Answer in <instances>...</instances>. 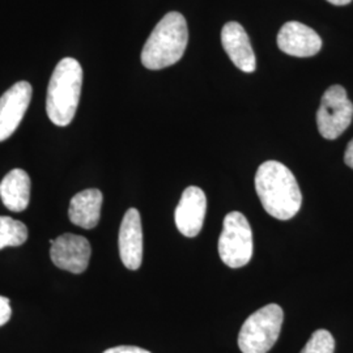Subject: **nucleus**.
I'll list each match as a JSON object with an SVG mask.
<instances>
[{
	"mask_svg": "<svg viewBox=\"0 0 353 353\" xmlns=\"http://www.w3.org/2000/svg\"><path fill=\"white\" fill-rule=\"evenodd\" d=\"M255 190L265 212L287 221L299 214L303 194L296 176L279 161H265L255 174Z\"/></svg>",
	"mask_w": 353,
	"mask_h": 353,
	"instance_id": "nucleus-1",
	"label": "nucleus"
},
{
	"mask_svg": "<svg viewBox=\"0 0 353 353\" xmlns=\"http://www.w3.org/2000/svg\"><path fill=\"white\" fill-rule=\"evenodd\" d=\"M189 42L188 23L183 14L169 12L152 30L141 51V63L152 71L176 64L185 54Z\"/></svg>",
	"mask_w": 353,
	"mask_h": 353,
	"instance_id": "nucleus-2",
	"label": "nucleus"
},
{
	"mask_svg": "<svg viewBox=\"0 0 353 353\" xmlns=\"http://www.w3.org/2000/svg\"><path fill=\"white\" fill-rule=\"evenodd\" d=\"M81 87V65L74 58H64L51 75L46 97V113L55 126H68L74 121Z\"/></svg>",
	"mask_w": 353,
	"mask_h": 353,
	"instance_id": "nucleus-3",
	"label": "nucleus"
},
{
	"mask_svg": "<svg viewBox=\"0 0 353 353\" xmlns=\"http://www.w3.org/2000/svg\"><path fill=\"white\" fill-rule=\"evenodd\" d=\"M283 322L284 312L278 303H268L252 313L240 330L241 352H268L278 341Z\"/></svg>",
	"mask_w": 353,
	"mask_h": 353,
	"instance_id": "nucleus-4",
	"label": "nucleus"
},
{
	"mask_svg": "<svg viewBox=\"0 0 353 353\" xmlns=\"http://www.w3.org/2000/svg\"><path fill=\"white\" fill-rule=\"evenodd\" d=\"M252 250V230L246 216L237 211L228 214L219 239L221 261L230 268H240L250 262Z\"/></svg>",
	"mask_w": 353,
	"mask_h": 353,
	"instance_id": "nucleus-5",
	"label": "nucleus"
},
{
	"mask_svg": "<svg viewBox=\"0 0 353 353\" xmlns=\"http://www.w3.org/2000/svg\"><path fill=\"white\" fill-rule=\"evenodd\" d=\"M353 103L341 85H332L323 93L316 113V126L325 139L334 140L350 127Z\"/></svg>",
	"mask_w": 353,
	"mask_h": 353,
	"instance_id": "nucleus-6",
	"label": "nucleus"
},
{
	"mask_svg": "<svg viewBox=\"0 0 353 353\" xmlns=\"http://www.w3.org/2000/svg\"><path fill=\"white\" fill-rule=\"evenodd\" d=\"M90 255V243L83 236L65 233L51 241V261L58 268L67 272L75 275L83 274L88 268Z\"/></svg>",
	"mask_w": 353,
	"mask_h": 353,
	"instance_id": "nucleus-7",
	"label": "nucleus"
},
{
	"mask_svg": "<svg viewBox=\"0 0 353 353\" xmlns=\"http://www.w3.org/2000/svg\"><path fill=\"white\" fill-rule=\"evenodd\" d=\"M32 100V85L19 81L0 97V141L11 138Z\"/></svg>",
	"mask_w": 353,
	"mask_h": 353,
	"instance_id": "nucleus-8",
	"label": "nucleus"
},
{
	"mask_svg": "<svg viewBox=\"0 0 353 353\" xmlns=\"http://www.w3.org/2000/svg\"><path fill=\"white\" fill-rule=\"evenodd\" d=\"M207 211V198L201 188L190 186L183 191L176 208V229L185 237H196L202 230Z\"/></svg>",
	"mask_w": 353,
	"mask_h": 353,
	"instance_id": "nucleus-9",
	"label": "nucleus"
},
{
	"mask_svg": "<svg viewBox=\"0 0 353 353\" xmlns=\"http://www.w3.org/2000/svg\"><path fill=\"white\" fill-rule=\"evenodd\" d=\"M279 49L299 58L313 57L321 50L322 39L316 30L299 21H290L281 26L278 34Z\"/></svg>",
	"mask_w": 353,
	"mask_h": 353,
	"instance_id": "nucleus-10",
	"label": "nucleus"
},
{
	"mask_svg": "<svg viewBox=\"0 0 353 353\" xmlns=\"http://www.w3.org/2000/svg\"><path fill=\"white\" fill-rule=\"evenodd\" d=\"M118 246L125 267L132 271L139 270L143 261V229L137 208H130L123 216L119 228Z\"/></svg>",
	"mask_w": 353,
	"mask_h": 353,
	"instance_id": "nucleus-11",
	"label": "nucleus"
},
{
	"mask_svg": "<svg viewBox=\"0 0 353 353\" xmlns=\"http://www.w3.org/2000/svg\"><path fill=\"white\" fill-rule=\"evenodd\" d=\"M221 43L237 68L246 74L255 71V54L243 26L236 21L227 23L221 30Z\"/></svg>",
	"mask_w": 353,
	"mask_h": 353,
	"instance_id": "nucleus-12",
	"label": "nucleus"
},
{
	"mask_svg": "<svg viewBox=\"0 0 353 353\" xmlns=\"http://www.w3.org/2000/svg\"><path fill=\"white\" fill-rule=\"evenodd\" d=\"M103 195L97 189H88L77 192L70 202L68 216L72 224L84 229L97 227L101 217Z\"/></svg>",
	"mask_w": 353,
	"mask_h": 353,
	"instance_id": "nucleus-13",
	"label": "nucleus"
},
{
	"mask_svg": "<svg viewBox=\"0 0 353 353\" xmlns=\"http://www.w3.org/2000/svg\"><path fill=\"white\" fill-rule=\"evenodd\" d=\"M30 176L23 169H13L0 183L3 204L13 212H23L30 202Z\"/></svg>",
	"mask_w": 353,
	"mask_h": 353,
	"instance_id": "nucleus-14",
	"label": "nucleus"
},
{
	"mask_svg": "<svg viewBox=\"0 0 353 353\" xmlns=\"http://www.w3.org/2000/svg\"><path fill=\"white\" fill-rule=\"evenodd\" d=\"M28 234L24 223L8 216H0V250L8 246H21L28 240Z\"/></svg>",
	"mask_w": 353,
	"mask_h": 353,
	"instance_id": "nucleus-15",
	"label": "nucleus"
},
{
	"mask_svg": "<svg viewBox=\"0 0 353 353\" xmlns=\"http://www.w3.org/2000/svg\"><path fill=\"white\" fill-rule=\"evenodd\" d=\"M335 339L327 330H316L300 353H334Z\"/></svg>",
	"mask_w": 353,
	"mask_h": 353,
	"instance_id": "nucleus-16",
	"label": "nucleus"
},
{
	"mask_svg": "<svg viewBox=\"0 0 353 353\" xmlns=\"http://www.w3.org/2000/svg\"><path fill=\"white\" fill-rule=\"evenodd\" d=\"M12 316V309L10 299L0 296V327L4 326Z\"/></svg>",
	"mask_w": 353,
	"mask_h": 353,
	"instance_id": "nucleus-17",
	"label": "nucleus"
},
{
	"mask_svg": "<svg viewBox=\"0 0 353 353\" xmlns=\"http://www.w3.org/2000/svg\"><path fill=\"white\" fill-rule=\"evenodd\" d=\"M103 353H151L147 350H143L140 347H134V345H119V347H113L106 350Z\"/></svg>",
	"mask_w": 353,
	"mask_h": 353,
	"instance_id": "nucleus-18",
	"label": "nucleus"
},
{
	"mask_svg": "<svg viewBox=\"0 0 353 353\" xmlns=\"http://www.w3.org/2000/svg\"><path fill=\"white\" fill-rule=\"evenodd\" d=\"M344 163L353 169V139L347 145V150L344 153Z\"/></svg>",
	"mask_w": 353,
	"mask_h": 353,
	"instance_id": "nucleus-19",
	"label": "nucleus"
},
{
	"mask_svg": "<svg viewBox=\"0 0 353 353\" xmlns=\"http://www.w3.org/2000/svg\"><path fill=\"white\" fill-rule=\"evenodd\" d=\"M330 1L331 4H334V6H347V4H350L352 0H327Z\"/></svg>",
	"mask_w": 353,
	"mask_h": 353,
	"instance_id": "nucleus-20",
	"label": "nucleus"
}]
</instances>
